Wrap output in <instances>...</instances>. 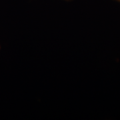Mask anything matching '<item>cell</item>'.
I'll return each instance as SVG.
<instances>
[{"mask_svg": "<svg viewBox=\"0 0 120 120\" xmlns=\"http://www.w3.org/2000/svg\"></svg>", "mask_w": 120, "mask_h": 120, "instance_id": "obj_1", "label": "cell"}]
</instances>
